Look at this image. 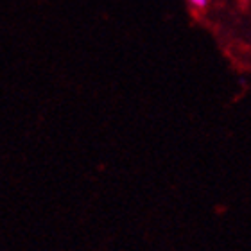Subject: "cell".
<instances>
[{
  "label": "cell",
  "instance_id": "1",
  "mask_svg": "<svg viewBox=\"0 0 251 251\" xmlns=\"http://www.w3.org/2000/svg\"><path fill=\"white\" fill-rule=\"evenodd\" d=\"M187 2H188V5L194 7L196 11H204L206 7H208L210 0H187Z\"/></svg>",
  "mask_w": 251,
  "mask_h": 251
}]
</instances>
